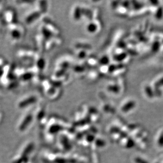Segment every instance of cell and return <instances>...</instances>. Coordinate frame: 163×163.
Segmentation results:
<instances>
[{
	"mask_svg": "<svg viewBox=\"0 0 163 163\" xmlns=\"http://www.w3.org/2000/svg\"><path fill=\"white\" fill-rule=\"evenodd\" d=\"M158 144L160 146H163V131L161 133L158 139Z\"/></svg>",
	"mask_w": 163,
	"mask_h": 163,
	"instance_id": "6da1fadb",
	"label": "cell"
}]
</instances>
